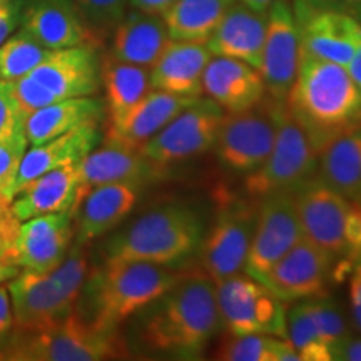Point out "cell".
Returning <instances> with one entry per match:
<instances>
[{
  "label": "cell",
  "mask_w": 361,
  "mask_h": 361,
  "mask_svg": "<svg viewBox=\"0 0 361 361\" xmlns=\"http://www.w3.org/2000/svg\"><path fill=\"white\" fill-rule=\"evenodd\" d=\"M346 71H348L350 78L353 79L356 87L361 90V35H360L358 42H356L353 56H351L348 66H346Z\"/></svg>",
  "instance_id": "obj_47"
},
{
  "label": "cell",
  "mask_w": 361,
  "mask_h": 361,
  "mask_svg": "<svg viewBox=\"0 0 361 361\" xmlns=\"http://www.w3.org/2000/svg\"><path fill=\"white\" fill-rule=\"evenodd\" d=\"M286 107L316 152L338 134L361 126V90L346 67L303 54Z\"/></svg>",
  "instance_id": "obj_2"
},
{
  "label": "cell",
  "mask_w": 361,
  "mask_h": 361,
  "mask_svg": "<svg viewBox=\"0 0 361 361\" xmlns=\"http://www.w3.org/2000/svg\"><path fill=\"white\" fill-rule=\"evenodd\" d=\"M238 2L243 4V6H246L247 8H251V11H255V12L268 13L269 7L273 6L274 0H238Z\"/></svg>",
  "instance_id": "obj_49"
},
{
  "label": "cell",
  "mask_w": 361,
  "mask_h": 361,
  "mask_svg": "<svg viewBox=\"0 0 361 361\" xmlns=\"http://www.w3.org/2000/svg\"><path fill=\"white\" fill-rule=\"evenodd\" d=\"M19 271L20 269L17 266H13L4 252H0V284L7 281V279H12Z\"/></svg>",
  "instance_id": "obj_48"
},
{
  "label": "cell",
  "mask_w": 361,
  "mask_h": 361,
  "mask_svg": "<svg viewBox=\"0 0 361 361\" xmlns=\"http://www.w3.org/2000/svg\"><path fill=\"white\" fill-rule=\"evenodd\" d=\"M24 119L25 114L13 97L11 82L0 79V137L11 133Z\"/></svg>",
  "instance_id": "obj_40"
},
{
  "label": "cell",
  "mask_w": 361,
  "mask_h": 361,
  "mask_svg": "<svg viewBox=\"0 0 361 361\" xmlns=\"http://www.w3.org/2000/svg\"><path fill=\"white\" fill-rule=\"evenodd\" d=\"M80 16L99 40L121 24L128 13L129 0H74Z\"/></svg>",
  "instance_id": "obj_38"
},
{
  "label": "cell",
  "mask_w": 361,
  "mask_h": 361,
  "mask_svg": "<svg viewBox=\"0 0 361 361\" xmlns=\"http://www.w3.org/2000/svg\"><path fill=\"white\" fill-rule=\"evenodd\" d=\"M201 97V96H200ZM200 97L179 96L166 90L151 89L126 121L117 128H109L106 139L141 149L149 139L166 128L180 111L186 109Z\"/></svg>",
  "instance_id": "obj_27"
},
{
  "label": "cell",
  "mask_w": 361,
  "mask_h": 361,
  "mask_svg": "<svg viewBox=\"0 0 361 361\" xmlns=\"http://www.w3.org/2000/svg\"><path fill=\"white\" fill-rule=\"evenodd\" d=\"M13 324L20 331L52 326L78 310V300L64 290L52 273L22 269L7 284Z\"/></svg>",
  "instance_id": "obj_13"
},
{
  "label": "cell",
  "mask_w": 361,
  "mask_h": 361,
  "mask_svg": "<svg viewBox=\"0 0 361 361\" xmlns=\"http://www.w3.org/2000/svg\"><path fill=\"white\" fill-rule=\"evenodd\" d=\"M139 197V188L128 183L101 184L89 189L75 209V243L87 245L109 233L130 214Z\"/></svg>",
  "instance_id": "obj_22"
},
{
  "label": "cell",
  "mask_w": 361,
  "mask_h": 361,
  "mask_svg": "<svg viewBox=\"0 0 361 361\" xmlns=\"http://www.w3.org/2000/svg\"><path fill=\"white\" fill-rule=\"evenodd\" d=\"M291 11L303 56L348 66L361 35V24L351 13L326 0H295Z\"/></svg>",
  "instance_id": "obj_11"
},
{
  "label": "cell",
  "mask_w": 361,
  "mask_h": 361,
  "mask_svg": "<svg viewBox=\"0 0 361 361\" xmlns=\"http://www.w3.org/2000/svg\"><path fill=\"white\" fill-rule=\"evenodd\" d=\"M166 168L168 166L149 159L139 147L104 139L101 147L92 149L78 162L79 202L89 189L101 184L128 183L141 188L142 184L164 178Z\"/></svg>",
  "instance_id": "obj_17"
},
{
  "label": "cell",
  "mask_w": 361,
  "mask_h": 361,
  "mask_svg": "<svg viewBox=\"0 0 361 361\" xmlns=\"http://www.w3.org/2000/svg\"><path fill=\"white\" fill-rule=\"evenodd\" d=\"M268 27V13L251 11L238 0L206 40L213 56L233 57L259 71Z\"/></svg>",
  "instance_id": "obj_23"
},
{
  "label": "cell",
  "mask_w": 361,
  "mask_h": 361,
  "mask_svg": "<svg viewBox=\"0 0 361 361\" xmlns=\"http://www.w3.org/2000/svg\"><path fill=\"white\" fill-rule=\"evenodd\" d=\"M333 264L322 250L301 238L258 281L269 288L283 303H293L324 295Z\"/></svg>",
  "instance_id": "obj_18"
},
{
  "label": "cell",
  "mask_w": 361,
  "mask_h": 361,
  "mask_svg": "<svg viewBox=\"0 0 361 361\" xmlns=\"http://www.w3.org/2000/svg\"><path fill=\"white\" fill-rule=\"evenodd\" d=\"M223 361H301L288 338L273 335H228L218 350Z\"/></svg>",
  "instance_id": "obj_33"
},
{
  "label": "cell",
  "mask_w": 361,
  "mask_h": 361,
  "mask_svg": "<svg viewBox=\"0 0 361 361\" xmlns=\"http://www.w3.org/2000/svg\"><path fill=\"white\" fill-rule=\"evenodd\" d=\"M326 2L333 4V6H336V7H340V8H343V7L351 8L353 6H356V4H360L361 0H326Z\"/></svg>",
  "instance_id": "obj_50"
},
{
  "label": "cell",
  "mask_w": 361,
  "mask_h": 361,
  "mask_svg": "<svg viewBox=\"0 0 361 361\" xmlns=\"http://www.w3.org/2000/svg\"><path fill=\"white\" fill-rule=\"evenodd\" d=\"M214 284L221 326L229 335L258 333L288 338L283 301L263 283L238 273Z\"/></svg>",
  "instance_id": "obj_9"
},
{
  "label": "cell",
  "mask_w": 361,
  "mask_h": 361,
  "mask_svg": "<svg viewBox=\"0 0 361 361\" xmlns=\"http://www.w3.org/2000/svg\"><path fill=\"white\" fill-rule=\"evenodd\" d=\"M350 11H351V12H353V17H355V19H356V20H358V22H360V24H361V2H360V4H356V6H353V7H351V8H350Z\"/></svg>",
  "instance_id": "obj_51"
},
{
  "label": "cell",
  "mask_w": 361,
  "mask_h": 361,
  "mask_svg": "<svg viewBox=\"0 0 361 361\" xmlns=\"http://www.w3.org/2000/svg\"><path fill=\"white\" fill-rule=\"evenodd\" d=\"M316 176L329 189L361 204V126L338 134L319 149Z\"/></svg>",
  "instance_id": "obj_29"
},
{
  "label": "cell",
  "mask_w": 361,
  "mask_h": 361,
  "mask_svg": "<svg viewBox=\"0 0 361 361\" xmlns=\"http://www.w3.org/2000/svg\"><path fill=\"white\" fill-rule=\"evenodd\" d=\"M72 211L40 214L22 221L8 261L19 269L51 273L62 263L75 234Z\"/></svg>",
  "instance_id": "obj_15"
},
{
  "label": "cell",
  "mask_w": 361,
  "mask_h": 361,
  "mask_svg": "<svg viewBox=\"0 0 361 361\" xmlns=\"http://www.w3.org/2000/svg\"><path fill=\"white\" fill-rule=\"evenodd\" d=\"M206 233L201 213L171 202L147 211L106 245L107 259H139L174 266L197 252Z\"/></svg>",
  "instance_id": "obj_4"
},
{
  "label": "cell",
  "mask_w": 361,
  "mask_h": 361,
  "mask_svg": "<svg viewBox=\"0 0 361 361\" xmlns=\"http://www.w3.org/2000/svg\"><path fill=\"white\" fill-rule=\"evenodd\" d=\"M211 57L213 54L206 42L171 40L151 67L152 89L200 97L202 94V72Z\"/></svg>",
  "instance_id": "obj_25"
},
{
  "label": "cell",
  "mask_w": 361,
  "mask_h": 361,
  "mask_svg": "<svg viewBox=\"0 0 361 361\" xmlns=\"http://www.w3.org/2000/svg\"><path fill=\"white\" fill-rule=\"evenodd\" d=\"M259 201L226 196L213 226L204 233L200 252L202 273L214 283L243 273L258 221Z\"/></svg>",
  "instance_id": "obj_8"
},
{
  "label": "cell",
  "mask_w": 361,
  "mask_h": 361,
  "mask_svg": "<svg viewBox=\"0 0 361 361\" xmlns=\"http://www.w3.org/2000/svg\"><path fill=\"white\" fill-rule=\"evenodd\" d=\"M276 137L268 159L247 174L245 188L255 200L273 194H295L318 171V152L308 135L293 119L286 102L278 104Z\"/></svg>",
  "instance_id": "obj_7"
},
{
  "label": "cell",
  "mask_w": 361,
  "mask_h": 361,
  "mask_svg": "<svg viewBox=\"0 0 361 361\" xmlns=\"http://www.w3.org/2000/svg\"><path fill=\"white\" fill-rule=\"evenodd\" d=\"M106 116V104L92 96L52 102L25 116L24 129L30 146L62 135L82 126H99Z\"/></svg>",
  "instance_id": "obj_30"
},
{
  "label": "cell",
  "mask_w": 361,
  "mask_h": 361,
  "mask_svg": "<svg viewBox=\"0 0 361 361\" xmlns=\"http://www.w3.org/2000/svg\"><path fill=\"white\" fill-rule=\"evenodd\" d=\"M142 311L144 345L174 358H197L221 328L216 284L204 273L184 274Z\"/></svg>",
  "instance_id": "obj_1"
},
{
  "label": "cell",
  "mask_w": 361,
  "mask_h": 361,
  "mask_svg": "<svg viewBox=\"0 0 361 361\" xmlns=\"http://www.w3.org/2000/svg\"><path fill=\"white\" fill-rule=\"evenodd\" d=\"M331 360L361 361V338H348L331 350Z\"/></svg>",
  "instance_id": "obj_45"
},
{
  "label": "cell",
  "mask_w": 361,
  "mask_h": 361,
  "mask_svg": "<svg viewBox=\"0 0 361 361\" xmlns=\"http://www.w3.org/2000/svg\"><path fill=\"white\" fill-rule=\"evenodd\" d=\"M174 266L139 259H107L85 279L87 322L101 329H117L183 279Z\"/></svg>",
  "instance_id": "obj_3"
},
{
  "label": "cell",
  "mask_w": 361,
  "mask_h": 361,
  "mask_svg": "<svg viewBox=\"0 0 361 361\" xmlns=\"http://www.w3.org/2000/svg\"><path fill=\"white\" fill-rule=\"evenodd\" d=\"M350 303L351 322L356 331L361 335V258L353 264L350 279Z\"/></svg>",
  "instance_id": "obj_43"
},
{
  "label": "cell",
  "mask_w": 361,
  "mask_h": 361,
  "mask_svg": "<svg viewBox=\"0 0 361 361\" xmlns=\"http://www.w3.org/2000/svg\"><path fill=\"white\" fill-rule=\"evenodd\" d=\"M178 0H129V6L152 16H164Z\"/></svg>",
  "instance_id": "obj_46"
},
{
  "label": "cell",
  "mask_w": 361,
  "mask_h": 361,
  "mask_svg": "<svg viewBox=\"0 0 361 361\" xmlns=\"http://www.w3.org/2000/svg\"><path fill=\"white\" fill-rule=\"evenodd\" d=\"M99 141H101V133L97 126H82L57 135L51 141L32 146L20 164L19 174L12 188V197H16L22 189L49 171L67 164H78L92 149H96Z\"/></svg>",
  "instance_id": "obj_24"
},
{
  "label": "cell",
  "mask_w": 361,
  "mask_h": 361,
  "mask_svg": "<svg viewBox=\"0 0 361 361\" xmlns=\"http://www.w3.org/2000/svg\"><path fill=\"white\" fill-rule=\"evenodd\" d=\"M278 104L266 96L251 109L226 112L213 147L224 168L251 174L268 159L276 137Z\"/></svg>",
  "instance_id": "obj_10"
},
{
  "label": "cell",
  "mask_w": 361,
  "mask_h": 361,
  "mask_svg": "<svg viewBox=\"0 0 361 361\" xmlns=\"http://www.w3.org/2000/svg\"><path fill=\"white\" fill-rule=\"evenodd\" d=\"M202 92L223 107L239 112L255 107L266 97L259 71L233 57L213 56L202 72Z\"/></svg>",
  "instance_id": "obj_21"
},
{
  "label": "cell",
  "mask_w": 361,
  "mask_h": 361,
  "mask_svg": "<svg viewBox=\"0 0 361 361\" xmlns=\"http://www.w3.org/2000/svg\"><path fill=\"white\" fill-rule=\"evenodd\" d=\"M124 341L117 329H101L78 310L52 326L8 336L0 360L13 361H101L123 358Z\"/></svg>",
  "instance_id": "obj_5"
},
{
  "label": "cell",
  "mask_w": 361,
  "mask_h": 361,
  "mask_svg": "<svg viewBox=\"0 0 361 361\" xmlns=\"http://www.w3.org/2000/svg\"><path fill=\"white\" fill-rule=\"evenodd\" d=\"M236 0H178L162 19L171 40L206 42Z\"/></svg>",
  "instance_id": "obj_32"
},
{
  "label": "cell",
  "mask_w": 361,
  "mask_h": 361,
  "mask_svg": "<svg viewBox=\"0 0 361 361\" xmlns=\"http://www.w3.org/2000/svg\"><path fill=\"white\" fill-rule=\"evenodd\" d=\"M303 238L295 194H273L259 200L258 221L246 259V273L258 279Z\"/></svg>",
  "instance_id": "obj_14"
},
{
  "label": "cell",
  "mask_w": 361,
  "mask_h": 361,
  "mask_svg": "<svg viewBox=\"0 0 361 361\" xmlns=\"http://www.w3.org/2000/svg\"><path fill=\"white\" fill-rule=\"evenodd\" d=\"M13 326L16 324H13L11 296H8L7 286L0 284V346H4V343L12 335Z\"/></svg>",
  "instance_id": "obj_44"
},
{
  "label": "cell",
  "mask_w": 361,
  "mask_h": 361,
  "mask_svg": "<svg viewBox=\"0 0 361 361\" xmlns=\"http://www.w3.org/2000/svg\"><path fill=\"white\" fill-rule=\"evenodd\" d=\"M286 331L288 340L295 346L301 361L331 360V350L319 335L303 300L286 313Z\"/></svg>",
  "instance_id": "obj_35"
},
{
  "label": "cell",
  "mask_w": 361,
  "mask_h": 361,
  "mask_svg": "<svg viewBox=\"0 0 361 361\" xmlns=\"http://www.w3.org/2000/svg\"><path fill=\"white\" fill-rule=\"evenodd\" d=\"M101 82L106 89L111 128L123 124L152 89L151 69L119 61L112 54L101 62Z\"/></svg>",
  "instance_id": "obj_31"
},
{
  "label": "cell",
  "mask_w": 361,
  "mask_h": 361,
  "mask_svg": "<svg viewBox=\"0 0 361 361\" xmlns=\"http://www.w3.org/2000/svg\"><path fill=\"white\" fill-rule=\"evenodd\" d=\"M20 22V7L13 0H0V44L11 37Z\"/></svg>",
  "instance_id": "obj_42"
},
{
  "label": "cell",
  "mask_w": 361,
  "mask_h": 361,
  "mask_svg": "<svg viewBox=\"0 0 361 361\" xmlns=\"http://www.w3.org/2000/svg\"><path fill=\"white\" fill-rule=\"evenodd\" d=\"M11 87L13 97H16L20 111L24 112L25 116L42 109V107L49 106V104L57 102L52 94L49 92L42 84H39L37 80L30 78V75H24V78L12 80Z\"/></svg>",
  "instance_id": "obj_39"
},
{
  "label": "cell",
  "mask_w": 361,
  "mask_h": 361,
  "mask_svg": "<svg viewBox=\"0 0 361 361\" xmlns=\"http://www.w3.org/2000/svg\"><path fill=\"white\" fill-rule=\"evenodd\" d=\"M224 111L213 99L200 97L141 147L142 154L162 166L183 162L214 147Z\"/></svg>",
  "instance_id": "obj_12"
},
{
  "label": "cell",
  "mask_w": 361,
  "mask_h": 361,
  "mask_svg": "<svg viewBox=\"0 0 361 361\" xmlns=\"http://www.w3.org/2000/svg\"><path fill=\"white\" fill-rule=\"evenodd\" d=\"M171 42L168 27L162 16L141 11L126 13L114 29L112 56L129 64L151 69Z\"/></svg>",
  "instance_id": "obj_28"
},
{
  "label": "cell",
  "mask_w": 361,
  "mask_h": 361,
  "mask_svg": "<svg viewBox=\"0 0 361 361\" xmlns=\"http://www.w3.org/2000/svg\"><path fill=\"white\" fill-rule=\"evenodd\" d=\"M22 29L51 51L97 47L102 42L85 24L74 0H35L22 17Z\"/></svg>",
  "instance_id": "obj_20"
},
{
  "label": "cell",
  "mask_w": 361,
  "mask_h": 361,
  "mask_svg": "<svg viewBox=\"0 0 361 361\" xmlns=\"http://www.w3.org/2000/svg\"><path fill=\"white\" fill-rule=\"evenodd\" d=\"M303 238L333 263L355 264L361 258V204L329 189L318 176L295 192Z\"/></svg>",
  "instance_id": "obj_6"
},
{
  "label": "cell",
  "mask_w": 361,
  "mask_h": 361,
  "mask_svg": "<svg viewBox=\"0 0 361 361\" xmlns=\"http://www.w3.org/2000/svg\"><path fill=\"white\" fill-rule=\"evenodd\" d=\"M303 301L306 310L310 311L311 318H313L316 328H318L319 335L329 346V350H333L351 336L350 326L346 323L345 316H343V311L333 298L318 295Z\"/></svg>",
  "instance_id": "obj_36"
},
{
  "label": "cell",
  "mask_w": 361,
  "mask_h": 361,
  "mask_svg": "<svg viewBox=\"0 0 361 361\" xmlns=\"http://www.w3.org/2000/svg\"><path fill=\"white\" fill-rule=\"evenodd\" d=\"M78 164H67L49 171L22 189L12 200V209L19 221L40 214L72 211L79 202Z\"/></svg>",
  "instance_id": "obj_26"
},
{
  "label": "cell",
  "mask_w": 361,
  "mask_h": 361,
  "mask_svg": "<svg viewBox=\"0 0 361 361\" xmlns=\"http://www.w3.org/2000/svg\"><path fill=\"white\" fill-rule=\"evenodd\" d=\"M20 221L12 209V201H8L2 192H0V252L7 256L8 251L16 241L17 231H19Z\"/></svg>",
  "instance_id": "obj_41"
},
{
  "label": "cell",
  "mask_w": 361,
  "mask_h": 361,
  "mask_svg": "<svg viewBox=\"0 0 361 361\" xmlns=\"http://www.w3.org/2000/svg\"><path fill=\"white\" fill-rule=\"evenodd\" d=\"M49 52L51 49H45L22 29L0 44V79L12 82L29 75L49 56Z\"/></svg>",
  "instance_id": "obj_34"
},
{
  "label": "cell",
  "mask_w": 361,
  "mask_h": 361,
  "mask_svg": "<svg viewBox=\"0 0 361 361\" xmlns=\"http://www.w3.org/2000/svg\"><path fill=\"white\" fill-rule=\"evenodd\" d=\"M301 62L300 34L288 0H274L268 11V27L259 74L264 80L266 96L286 102L295 84Z\"/></svg>",
  "instance_id": "obj_16"
},
{
  "label": "cell",
  "mask_w": 361,
  "mask_h": 361,
  "mask_svg": "<svg viewBox=\"0 0 361 361\" xmlns=\"http://www.w3.org/2000/svg\"><path fill=\"white\" fill-rule=\"evenodd\" d=\"M30 78L42 84L56 101L94 96L101 87V61L96 47L78 45L51 51Z\"/></svg>",
  "instance_id": "obj_19"
},
{
  "label": "cell",
  "mask_w": 361,
  "mask_h": 361,
  "mask_svg": "<svg viewBox=\"0 0 361 361\" xmlns=\"http://www.w3.org/2000/svg\"><path fill=\"white\" fill-rule=\"evenodd\" d=\"M25 119L11 133L0 137V192L12 201V188L19 174L20 164L29 151V139L24 129Z\"/></svg>",
  "instance_id": "obj_37"
}]
</instances>
